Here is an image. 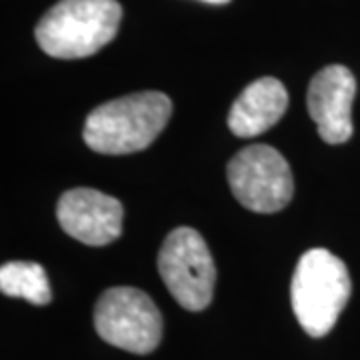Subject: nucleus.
<instances>
[{
	"instance_id": "f257e3e1",
	"label": "nucleus",
	"mask_w": 360,
	"mask_h": 360,
	"mask_svg": "<svg viewBox=\"0 0 360 360\" xmlns=\"http://www.w3.org/2000/svg\"><path fill=\"white\" fill-rule=\"evenodd\" d=\"M172 115L165 92L144 90L96 106L84 122V142L98 155H132L148 148Z\"/></svg>"
},
{
	"instance_id": "f03ea898",
	"label": "nucleus",
	"mask_w": 360,
	"mask_h": 360,
	"mask_svg": "<svg viewBox=\"0 0 360 360\" xmlns=\"http://www.w3.org/2000/svg\"><path fill=\"white\" fill-rule=\"evenodd\" d=\"M120 20L116 0H60L40 18L34 37L52 58H86L115 40Z\"/></svg>"
},
{
	"instance_id": "7ed1b4c3",
	"label": "nucleus",
	"mask_w": 360,
	"mask_h": 360,
	"mask_svg": "<svg viewBox=\"0 0 360 360\" xmlns=\"http://www.w3.org/2000/svg\"><path fill=\"white\" fill-rule=\"evenodd\" d=\"M347 264L326 248L307 250L292 274L290 300L298 324L314 338L328 335L350 298Z\"/></svg>"
},
{
	"instance_id": "20e7f679",
	"label": "nucleus",
	"mask_w": 360,
	"mask_h": 360,
	"mask_svg": "<svg viewBox=\"0 0 360 360\" xmlns=\"http://www.w3.org/2000/svg\"><path fill=\"white\" fill-rule=\"evenodd\" d=\"M94 328L112 347L148 354L160 345L162 314L146 292L134 286H112L96 302Z\"/></svg>"
},
{
	"instance_id": "39448f33",
	"label": "nucleus",
	"mask_w": 360,
	"mask_h": 360,
	"mask_svg": "<svg viewBox=\"0 0 360 360\" xmlns=\"http://www.w3.org/2000/svg\"><path fill=\"white\" fill-rule=\"evenodd\" d=\"M158 272L182 309L198 312L212 302L217 266L200 232L188 226L170 232L158 252Z\"/></svg>"
},
{
	"instance_id": "423d86ee",
	"label": "nucleus",
	"mask_w": 360,
	"mask_h": 360,
	"mask_svg": "<svg viewBox=\"0 0 360 360\" xmlns=\"http://www.w3.org/2000/svg\"><path fill=\"white\" fill-rule=\"evenodd\" d=\"M226 176L234 198L255 212H278L295 194L290 165L269 144H252L236 153L226 167Z\"/></svg>"
},
{
	"instance_id": "0eeeda50",
	"label": "nucleus",
	"mask_w": 360,
	"mask_h": 360,
	"mask_svg": "<svg viewBox=\"0 0 360 360\" xmlns=\"http://www.w3.org/2000/svg\"><path fill=\"white\" fill-rule=\"evenodd\" d=\"M122 202L96 188L66 191L56 206L60 229L78 243L89 246L115 243L122 234Z\"/></svg>"
},
{
	"instance_id": "6e6552de",
	"label": "nucleus",
	"mask_w": 360,
	"mask_h": 360,
	"mask_svg": "<svg viewBox=\"0 0 360 360\" xmlns=\"http://www.w3.org/2000/svg\"><path fill=\"white\" fill-rule=\"evenodd\" d=\"M354 94V75L342 65L326 66L310 80L307 106L324 142L342 144L350 141Z\"/></svg>"
},
{
	"instance_id": "1a4fd4ad",
	"label": "nucleus",
	"mask_w": 360,
	"mask_h": 360,
	"mask_svg": "<svg viewBox=\"0 0 360 360\" xmlns=\"http://www.w3.org/2000/svg\"><path fill=\"white\" fill-rule=\"evenodd\" d=\"M288 92L278 78L262 77L250 82L229 112V129L240 139H255L272 129L286 112Z\"/></svg>"
},
{
	"instance_id": "9d476101",
	"label": "nucleus",
	"mask_w": 360,
	"mask_h": 360,
	"mask_svg": "<svg viewBox=\"0 0 360 360\" xmlns=\"http://www.w3.org/2000/svg\"><path fill=\"white\" fill-rule=\"evenodd\" d=\"M0 290L13 298H25L30 304L44 307L52 300L46 270L37 262L14 260L0 269Z\"/></svg>"
},
{
	"instance_id": "9b49d317",
	"label": "nucleus",
	"mask_w": 360,
	"mask_h": 360,
	"mask_svg": "<svg viewBox=\"0 0 360 360\" xmlns=\"http://www.w3.org/2000/svg\"><path fill=\"white\" fill-rule=\"evenodd\" d=\"M202 2H208V4H226L231 0H202Z\"/></svg>"
}]
</instances>
